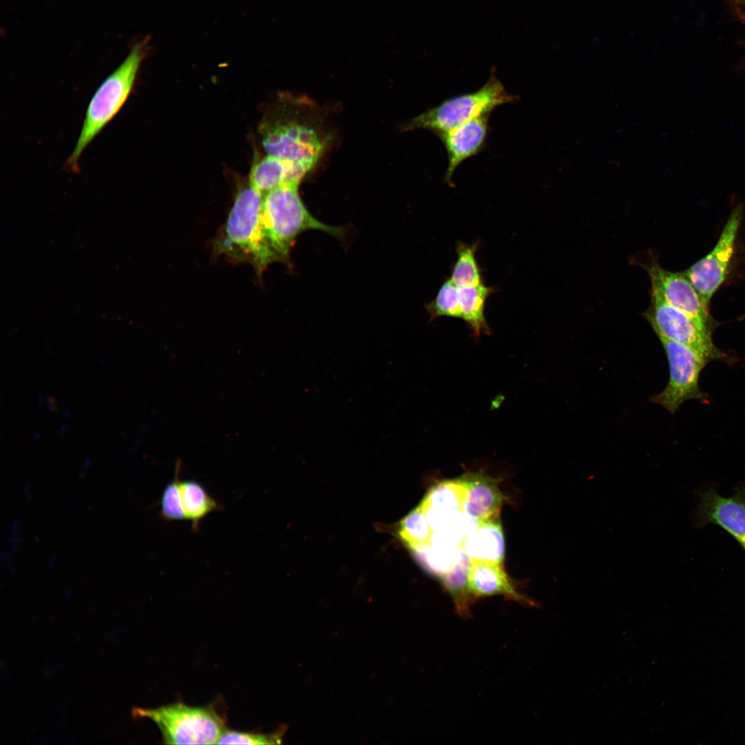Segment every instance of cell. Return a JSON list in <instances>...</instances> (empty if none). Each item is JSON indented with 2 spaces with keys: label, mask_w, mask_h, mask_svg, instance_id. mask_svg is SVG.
<instances>
[{
  "label": "cell",
  "mask_w": 745,
  "mask_h": 745,
  "mask_svg": "<svg viewBox=\"0 0 745 745\" xmlns=\"http://www.w3.org/2000/svg\"><path fill=\"white\" fill-rule=\"evenodd\" d=\"M148 42V37L136 42L123 62L96 90L88 103L76 145L66 160L68 170L72 172L79 170V159L85 149L127 101L141 62L147 54Z\"/></svg>",
  "instance_id": "obj_1"
},
{
  "label": "cell",
  "mask_w": 745,
  "mask_h": 745,
  "mask_svg": "<svg viewBox=\"0 0 745 745\" xmlns=\"http://www.w3.org/2000/svg\"><path fill=\"white\" fill-rule=\"evenodd\" d=\"M299 183H285L264 195L261 225L265 241L275 261H286L297 237L308 230H319L343 239L341 228L328 225L313 217L303 203Z\"/></svg>",
  "instance_id": "obj_2"
},
{
  "label": "cell",
  "mask_w": 745,
  "mask_h": 745,
  "mask_svg": "<svg viewBox=\"0 0 745 745\" xmlns=\"http://www.w3.org/2000/svg\"><path fill=\"white\" fill-rule=\"evenodd\" d=\"M263 199L264 195L250 185L239 191L214 246L217 253L251 264L259 275L275 261L263 235Z\"/></svg>",
  "instance_id": "obj_3"
},
{
  "label": "cell",
  "mask_w": 745,
  "mask_h": 745,
  "mask_svg": "<svg viewBox=\"0 0 745 745\" xmlns=\"http://www.w3.org/2000/svg\"><path fill=\"white\" fill-rule=\"evenodd\" d=\"M516 99L492 71L488 80L477 90L444 101L414 117L405 128L428 129L438 135L473 119L490 115L496 107Z\"/></svg>",
  "instance_id": "obj_4"
},
{
  "label": "cell",
  "mask_w": 745,
  "mask_h": 745,
  "mask_svg": "<svg viewBox=\"0 0 745 745\" xmlns=\"http://www.w3.org/2000/svg\"><path fill=\"white\" fill-rule=\"evenodd\" d=\"M139 714L159 727L166 744H214L226 728L225 719L215 706H192L175 702Z\"/></svg>",
  "instance_id": "obj_5"
},
{
  "label": "cell",
  "mask_w": 745,
  "mask_h": 745,
  "mask_svg": "<svg viewBox=\"0 0 745 745\" xmlns=\"http://www.w3.org/2000/svg\"><path fill=\"white\" fill-rule=\"evenodd\" d=\"M659 340L668 362L669 379L664 389L651 397V401L671 414L690 399L708 404L709 399L700 388L699 377L711 359L688 346L664 338Z\"/></svg>",
  "instance_id": "obj_6"
},
{
  "label": "cell",
  "mask_w": 745,
  "mask_h": 745,
  "mask_svg": "<svg viewBox=\"0 0 745 745\" xmlns=\"http://www.w3.org/2000/svg\"><path fill=\"white\" fill-rule=\"evenodd\" d=\"M262 144L268 155L290 161L308 172L324 152L327 139L312 123L288 119L266 126Z\"/></svg>",
  "instance_id": "obj_7"
},
{
  "label": "cell",
  "mask_w": 745,
  "mask_h": 745,
  "mask_svg": "<svg viewBox=\"0 0 745 745\" xmlns=\"http://www.w3.org/2000/svg\"><path fill=\"white\" fill-rule=\"evenodd\" d=\"M645 317L659 339L674 341L698 350L711 361L730 362L726 352L717 348L711 333L702 330L685 313L668 304L657 290L652 288L651 306Z\"/></svg>",
  "instance_id": "obj_8"
},
{
  "label": "cell",
  "mask_w": 745,
  "mask_h": 745,
  "mask_svg": "<svg viewBox=\"0 0 745 745\" xmlns=\"http://www.w3.org/2000/svg\"><path fill=\"white\" fill-rule=\"evenodd\" d=\"M742 215L743 208L738 205L730 214L713 250L683 272L708 309L711 297L727 277Z\"/></svg>",
  "instance_id": "obj_9"
},
{
  "label": "cell",
  "mask_w": 745,
  "mask_h": 745,
  "mask_svg": "<svg viewBox=\"0 0 745 745\" xmlns=\"http://www.w3.org/2000/svg\"><path fill=\"white\" fill-rule=\"evenodd\" d=\"M655 289L670 306L681 310L704 331L711 334L708 309L684 272H674L653 264L646 268Z\"/></svg>",
  "instance_id": "obj_10"
},
{
  "label": "cell",
  "mask_w": 745,
  "mask_h": 745,
  "mask_svg": "<svg viewBox=\"0 0 745 745\" xmlns=\"http://www.w3.org/2000/svg\"><path fill=\"white\" fill-rule=\"evenodd\" d=\"M696 524H716L726 530L745 551V488L731 497L718 494L712 487L702 490L696 510Z\"/></svg>",
  "instance_id": "obj_11"
},
{
  "label": "cell",
  "mask_w": 745,
  "mask_h": 745,
  "mask_svg": "<svg viewBox=\"0 0 745 745\" xmlns=\"http://www.w3.org/2000/svg\"><path fill=\"white\" fill-rule=\"evenodd\" d=\"M488 115L473 119L453 130L438 135L448 155L446 181L452 185V177L459 164L484 146L488 132Z\"/></svg>",
  "instance_id": "obj_12"
},
{
  "label": "cell",
  "mask_w": 745,
  "mask_h": 745,
  "mask_svg": "<svg viewBox=\"0 0 745 745\" xmlns=\"http://www.w3.org/2000/svg\"><path fill=\"white\" fill-rule=\"evenodd\" d=\"M466 487L463 512L479 521L498 515L504 497L496 479L481 472L461 476Z\"/></svg>",
  "instance_id": "obj_13"
},
{
  "label": "cell",
  "mask_w": 745,
  "mask_h": 745,
  "mask_svg": "<svg viewBox=\"0 0 745 745\" xmlns=\"http://www.w3.org/2000/svg\"><path fill=\"white\" fill-rule=\"evenodd\" d=\"M468 588L474 599L502 595L519 603L533 604L530 599L517 590L501 563L472 562Z\"/></svg>",
  "instance_id": "obj_14"
},
{
  "label": "cell",
  "mask_w": 745,
  "mask_h": 745,
  "mask_svg": "<svg viewBox=\"0 0 745 745\" xmlns=\"http://www.w3.org/2000/svg\"><path fill=\"white\" fill-rule=\"evenodd\" d=\"M472 562L501 563L504 555V539L498 515L480 521L476 530L462 545Z\"/></svg>",
  "instance_id": "obj_15"
},
{
  "label": "cell",
  "mask_w": 745,
  "mask_h": 745,
  "mask_svg": "<svg viewBox=\"0 0 745 745\" xmlns=\"http://www.w3.org/2000/svg\"><path fill=\"white\" fill-rule=\"evenodd\" d=\"M307 173L290 161L268 155L252 168L249 185L265 195L285 183H300Z\"/></svg>",
  "instance_id": "obj_16"
},
{
  "label": "cell",
  "mask_w": 745,
  "mask_h": 745,
  "mask_svg": "<svg viewBox=\"0 0 745 745\" xmlns=\"http://www.w3.org/2000/svg\"><path fill=\"white\" fill-rule=\"evenodd\" d=\"M463 319L477 341L481 334H490V328L485 317L486 303L489 296L495 292L491 286L484 284L470 287H457Z\"/></svg>",
  "instance_id": "obj_17"
},
{
  "label": "cell",
  "mask_w": 745,
  "mask_h": 745,
  "mask_svg": "<svg viewBox=\"0 0 745 745\" xmlns=\"http://www.w3.org/2000/svg\"><path fill=\"white\" fill-rule=\"evenodd\" d=\"M472 562L464 552L459 561L440 577L441 583L451 596L459 615L466 618L470 614V604L475 599L468 588V575Z\"/></svg>",
  "instance_id": "obj_18"
},
{
  "label": "cell",
  "mask_w": 745,
  "mask_h": 745,
  "mask_svg": "<svg viewBox=\"0 0 745 745\" xmlns=\"http://www.w3.org/2000/svg\"><path fill=\"white\" fill-rule=\"evenodd\" d=\"M181 490L186 519L191 522L194 531L199 529L201 521L207 515L221 508V505L197 481H181Z\"/></svg>",
  "instance_id": "obj_19"
},
{
  "label": "cell",
  "mask_w": 745,
  "mask_h": 745,
  "mask_svg": "<svg viewBox=\"0 0 745 745\" xmlns=\"http://www.w3.org/2000/svg\"><path fill=\"white\" fill-rule=\"evenodd\" d=\"M411 551L424 568L439 577L452 569L464 552L462 547H449L430 542Z\"/></svg>",
  "instance_id": "obj_20"
},
{
  "label": "cell",
  "mask_w": 745,
  "mask_h": 745,
  "mask_svg": "<svg viewBox=\"0 0 745 745\" xmlns=\"http://www.w3.org/2000/svg\"><path fill=\"white\" fill-rule=\"evenodd\" d=\"M477 244L459 243L457 259L450 279L457 287H470L484 284L481 270L476 259Z\"/></svg>",
  "instance_id": "obj_21"
},
{
  "label": "cell",
  "mask_w": 745,
  "mask_h": 745,
  "mask_svg": "<svg viewBox=\"0 0 745 745\" xmlns=\"http://www.w3.org/2000/svg\"><path fill=\"white\" fill-rule=\"evenodd\" d=\"M466 487L461 477L441 481L427 493L421 504L435 508L463 512Z\"/></svg>",
  "instance_id": "obj_22"
},
{
  "label": "cell",
  "mask_w": 745,
  "mask_h": 745,
  "mask_svg": "<svg viewBox=\"0 0 745 745\" xmlns=\"http://www.w3.org/2000/svg\"><path fill=\"white\" fill-rule=\"evenodd\" d=\"M432 530L419 506L401 522L399 535L410 550L430 543Z\"/></svg>",
  "instance_id": "obj_23"
},
{
  "label": "cell",
  "mask_w": 745,
  "mask_h": 745,
  "mask_svg": "<svg viewBox=\"0 0 745 745\" xmlns=\"http://www.w3.org/2000/svg\"><path fill=\"white\" fill-rule=\"evenodd\" d=\"M430 320L440 317L461 319L457 287L449 279L440 286L436 297L426 306Z\"/></svg>",
  "instance_id": "obj_24"
},
{
  "label": "cell",
  "mask_w": 745,
  "mask_h": 745,
  "mask_svg": "<svg viewBox=\"0 0 745 745\" xmlns=\"http://www.w3.org/2000/svg\"><path fill=\"white\" fill-rule=\"evenodd\" d=\"M180 466L179 460L176 464L175 477L166 486L161 498V517L168 521L186 519L179 478Z\"/></svg>",
  "instance_id": "obj_25"
},
{
  "label": "cell",
  "mask_w": 745,
  "mask_h": 745,
  "mask_svg": "<svg viewBox=\"0 0 745 745\" xmlns=\"http://www.w3.org/2000/svg\"><path fill=\"white\" fill-rule=\"evenodd\" d=\"M286 728L269 733L241 732L225 728L217 744H279L282 742Z\"/></svg>",
  "instance_id": "obj_26"
},
{
  "label": "cell",
  "mask_w": 745,
  "mask_h": 745,
  "mask_svg": "<svg viewBox=\"0 0 745 745\" xmlns=\"http://www.w3.org/2000/svg\"><path fill=\"white\" fill-rule=\"evenodd\" d=\"M48 404L50 409H54L56 404L52 398H48Z\"/></svg>",
  "instance_id": "obj_27"
},
{
  "label": "cell",
  "mask_w": 745,
  "mask_h": 745,
  "mask_svg": "<svg viewBox=\"0 0 745 745\" xmlns=\"http://www.w3.org/2000/svg\"><path fill=\"white\" fill-rule=\"evenodd\" d=\"M733 1L737 4H739V5H741V6H745V0H733Z\"/></svg>",
  "instance_id": "obj_28"
},
{
  "label": "cell",
  "mask_w": 745,
  "mask_h": 745,
  "mask_svg": "<svg viewBox=\"0 0 745 745\" xmlns=\"http://www.w3.org/2000/svg\"><path fill=\"white\" fill-rule=\"evenodd\" d=\"M65 428V426H61V430L59 431V434H60V435H62L63 434V432H64V429H63V428Z\"/></svg>",
  "instance_id": "obj_29"
}]
</instances>
